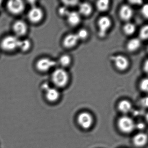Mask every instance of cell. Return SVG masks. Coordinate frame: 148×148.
Returning <instances> with one entry per match:
<instances>
[{
  "label": "cell",
  "instance_id": "obj_1",
  "mask_svg": "<svg viewBox=\"0 0 148 148\" xmlns=\"http://www.w3.org/2000/svg\"><path fill=\"white\" fill-rule=\"evenodd\" d=\"M69 79L68 73L63 68L56 69L52 74V81L58 87L66 86L68 84Z\"/></svg>",
  "mask_w": 148,
  "mask_h": 148
},
{
  "label": "cell",
  "instance_id": "obj_18",
  "mask_svg": "<svg viewBox=\"0 0 148 148\" xmlns=\"http://www.w3.org/2000/svg\"><path fill=\"white\" fill-rule=\"evenodd\" d=\"M119 109L123 113H128L131 110V104L127 100H123L119 104Z\"/></svg>",
  "mask_w": 148,
  "mask_h": 148
},
{
  "label": "cell",
  "instance_id": "obj_26",
  "mask_svg": "<svg viewBox=\"0 0 148 148\" xmlns=\"http://www.w3.org/2000/svg\"><path fill=\"white\" fill-rule=\"evenodd\" d=\"M69 12H70L68 10V8L66 7L65 6L61 7L59 8L58 13L60 16L66 17Z\"/></svg>",
  "mask_w": 148,
  "mask_h": 148
},
{
  "label": "cell",
  "instance_id": "obj_7",
  "mask_svg": "<svg viewBox=\"0 0 148 148\" xmlns=\"http://www.w3.org/2000/svg\"><path fill=\"white\" fill-rule=\"evenodd\" d=\"M44 13L40 8L34 6L32 8L27 14V17L30 22L37 24L41 21L44 18Z\"/></svg>",
  "mask_w": 148,
  "mask_h": 148
},
{
  "label": "cell",
  "instance_id": "obj_8",
  "mask_svg": "<svg viewBox=\"0 0 148 148\" xmlns=\"http://www.w3.org/2000/svg\"><path fill=\"white\" fill-rule=\"evenodd\" d=\"M110 59L113 61L116 68L120 71H125L128 68L130 65L128 59L123 55L111 56Z\"/></svg>",
  "mask_w": 148,
  "mask_h": 148
},
{
  "label": "cell",
  "instance_id": "obj_11",
  "mask_svg": "<svg viewBox=\"0 0 148 148\" xmlns=\"http://www.w3.org/2000/svg\"><path fill=\"white\" fill-rule=\"evenodd\" d=\"M119 14L121 19L124 21H128L133 16V11L129 5H123L119 10Z\"/></svg>",
  "mask_w": 148,
  "mask_h": 148
},
{
  "label": "cell",
  "instance_id": "obj_6",
  "mask_svg": "<svg viewBox=\"0 0 148 148\" xmlns=\"http://www.w3.org/2000/svg\"><path fill=\"white\" fill-rule=\"evenodd\" d=\"M56 64V61L52 59L47 58H42L36 62V69L40 72H46L54 67Z\"/></svg>",
  "mask_w": 148,
  "mask_h": 148
},
{
  "label": "cell",
  "instance_id": "obj_25",
  "mask_svg": "<svg viewBox=\"0 0 148 148\" xmlns=\"http://www.w3.org/2000/svg\"><path fill=\"white\" fill-rule=\"evenodd\" d=\"M148 80L147 78H144L142 79L139 85L140 89L144 92L148 91Z\"/></svg>",
  "mask_w": 148,
  "mask_h": 148
},
{
  "label": "cell",
  "instance_id": "obj_28",
  "mask_svg": "<svg viewBox=\"0 0 148 148\" xmlns=\"http://www.w3.org/2000/svg\"><path fill=\"white\" fill-rule=\"evenodd\" d=\"M141 12H142V14L143 15L144 17L147 18L148 17V7L147 5H145L143 7Z\"/></svg>",
  "mask_w": 148,
  "mask_h": 148
},
{
  "label": "cell",
  "instance_id": "obj_24",
  "mask_svg": "<svg viewBox=\"0 0 148 148\" xmlns=\"http://www.w3.org/2000/svg\"><path fill=\"white\" fill-rule=\"evenodd\" d=\"M79 40H84L87 38L89 34L88 31L85 29H81L76 34Z\"/></svg>",
  "mask_w": 148,
  "mask_h": 148
},
{
  "label": "cell",
  "instance_id": "obj_10",
  "mask_svg": "<svg viewBox=\"0 0 148 148\" xmlns=\"http://www.w3.org/2000/svg\"><path fill=\"white\" fill-rule=\"evenodd\" d=\"M92 117L87 112L81 113L78 118V122L79 125L86 129L90 127L92 125Z\"/></svg>",
  "mask_w": 148,
  "mask_h": 148
},
{
  "label": "cell",
  "instance_id": "obj_20",
  "mask_svg": "<svg viewBox=\"0 0 148 148\" xmlns=\"http://www.w3.org/2000/svg\"><path fill=\"white\" fill-rule=\"evenodd\" d=\"M32 46L31 41L28 40H20L18 49H19L22 52L27 51L30 50Z\"/></svg>",
  "mask_w": 148,
  "mask_h": 148
},
{
  "label": "cell",
  "instance_id": "obj_14",
  "mask_svg": "<svg viewBox=\"0 0 148 148\" xmlns=\"http://www.w3.org/2000/svg\"><path fill=\"white\" fill-rule=\"evenodd\" d=\"M45 92L46 98L50 102H55L57 101L59 97V92L56 88L49 87Z\"/></svg>",
  "mask_w": 148,
  "mask_h": 148
},
{
  "label": "cell",
  "instance_id": "obj_3",
  "mask_svg": "<svg viewBox=\"0 0 148 148\" xmlns=\"http://www.w3.org/2000/svg\"><path fill=\"white\" fill-rule=\"evenodd\" d=\"M25 4L21 0L9 1L7 4V8L8 12L14 15H18L24 12Z\"/></svg>",
  "mask_w": 148,
  "mask_h": 148
},
{
  "label": "cell",
  "instance_id": "obj_12",
  "mask_svg": "<svg viewBox=\"0 0 148 148\" xmlns=\"http://www.w3.org/2000/svg\"><path fill=\"white\" fill-rule=\"evenodd\" d=\"M79 40L76 34H71L66 36L63 40V45L65 48L70 49L77 45Z\"/></svg>",
  "mask_w": 148,
  "mask_h": 148
},
{
  "label": "cell",
  "instance_id": "obj_30",
  "mask_svg": "<svg viewBox=\"0 0 148 148\" xmlns=\"http://www.w3.org/2000/svg\"><path fill=\"white\" fill-rule=\"evenodd\" d=\"M136 126L137 127L138 129L141 130V129H143L144 127V125L142 123H138V124L137 125H135V127H136Z\"/></svg>",
  "mask_w": 148,
  "mask_h": 148
},
{
  "label": "cell",
  "instance_id": "obj_29",
  "mask_svg": "<svg viewBox=\"0 0 148 148\" xmlns=\"http://www.w3.org/2000/svg\"><path fill=\"white\" fill-rule=\"evenodd\" d=\"M148 63L147 60H146L145 63L144 65L143 66V70L146 73H147L148 72Z\"/></svg>",
  "mask_w": 148,
  "mask_h": 148
},
{
  "label": "cell",
  "instance_id": "obj_21",
  "mask_svg": "<svg viewBox=\"0 0 148 148\" xmlns=\"http://www.w3.org/2000/svg\"><path fill=\"white\" fill-rule=\"evenodd\" d=\"M136 29L135 25L130 22L126 23L123 28L124 32L127 35H132L135 33Z\"/></svg>",
  "mask_w": 148,
  "mask_h": 148
},
{
  "label": "cell",
  "instance_id": "obj_31",
  "mask_svg": "<svg viewBox=\"0 0 148 148\" xmlns=\"http://www.w3.org/2000/svg\"><path fill=\"white\" fill-rule=\"evenodd\" d=\"M131 4H134V5H140L142 4V1H130Z\"/></svg>",
  "mask_w": 148,
  "mask_h": 148
},
{
  "label": "cell",
  "instance_id": "obj_27",
  "mask_svg": "<svg viewBox=\"0 0 148 148\" xmlns=\"http://www.w3.org/2000/svg\"><path fill=\"white\" fill-rule=\"evenodd\" d=\"M64 6L67 8L72 7L77 5L78 1H63Z\"/></svg>",
  "mask_w": 148,
  "mask_h": 148
},
{
  "label": "cell",
  "instance_id": "obj_17",
  "mask_svg": "<svg viewBox=\"0 0 148 148\" xmlns=\"http://www.w3.org/2000/svg\"><path fill=\"white\" fill-rule=\"evenodd\" d=\"M147 141V136L144 133H138L133 138V143L137 146H143L146 143Z\"/></svg>",
  "mask_w": 148,
  "mask_h": 148
},
{
  "label": "cell",
  "instance_id": "obj_2",
  "mask_svg": "<svg viewBox=\"0 0 148 148\" xmlns=\"http://www.w3.org/2000/svg\"><path fill=\"white\" fill-rule=\"evenodd\" d=\"M20 40L14 35H9L5 37L1 40L0 46L1 49L7 52H12L18 47Z\"/></svg>",
  "mask_w": 148,
  "mask_h": 148
},
{
  "label": "cell",
  "instance_id": "obj_13",
  "mask_svg": "<svg viewBox=\"0 0 148 148\" xmlns=\"http://www.w3.org/2000/svg\"><path fill=\"white\" fill-rule=\"evenodd\" d=\"M66 18L68 23L72 26L77 25L81 21L80 15L77 12H70Z\"/></svg>",
  "mask_w": 148,
  "mask_h": 148
},
{
  "label": "cell",
  "instance_id": "obj_22",
  "mask_svg": "<svg viewBox=\"0 0 148 148\" xmlns=\"http://www.w3.org/2000/svg\"><path fill=\"white\" fill-rule=\"evenodd\" d=\"M71 62V59L68 55H62L60 58L59 63L62 67H66L69 66Z\"/></svg>",
  "mask_w": 148,
  "mask_h": 148
},
{
  "label": "cell",
  "instance_id": "obj_23",
  "mask_svg": "<svg viewBox=\"0 0 148 148\" xmlns=\"http://www.w3.org/2000/svg\"><path fill=\"white\" fill-rule=\"evenodd\" d=\"M148 26H144L140 29L139 32V38L140 40H145L148 38Z\"/></svg>",
  "mask_w": 148,
  "mask_h": 148
},
{
  "label": "cell",
  "instance_id": "obj_9",
  "mask_svg": "<svg viewBox=\"0 0 148 148\" xmlns=\"http://www.w3.org/2000/svg\"><path fill=\"white\" fill-rule=\"evenodd\" d=\"M13 30L16 37H21L26 34L27 32V25L23 21H15L13 25Z\"/></svg>",
  "mask_w": 148,
  "mask_h": 148
},
{
  "label": "cell",
  "instance_id": "obj_19",
  "mask_svg": "<svg viewBox=\"0 0 148 148\" xmlns=\"http://www.w3.org/2000/svg\"><path fill=\"white\" fill-rule=\"evenodd\" d=\"M97 9L100 12L107 11L110 6V1L107 0H101L97 1L96 4Z\"/></svg>",
  "mask_w": 148,
  "mask_h": 148
},
{
  "label": "cell",
  "instance_id": "obj_5",
  "mask_svg": "<svg viewBox=\"0 0 148 148\" xmlns=\"http://www.w3.org/2000/svg\"><path fill=\"white\" fill-rule=\"evenodd\" d=\"M118 126L120 130L124 133H130L135 128L134 121L128 116L122 117L118 121Z\"/></svg>",
  "mask_w": 148,
  "mask_h": 148
},
{
  "label": "cell",
  "instance_id": "obj_16",
  "mask_svg": "<svg viewBox=\"0 0 148 148\" xmlns=\"http://www.w3.org/2000/svg\"><path fill=\"white\" fill-rule=\"evenodd\" d=\"M92 12V7L89 3L83 2L79 4V13L84 16H88Z\"/></svg>",
  "mask_w": 148,
  "mask_h": 148
},
{
  "label": "cell",
  "instance_id": "obj_4",
  "mask_svg": "<svg viewBox=\"0 0 148 148\" xmlns=\"http://www.w3.org/2000/svg\"><path fill=\"white\" fill-rule=\"evenodd\" d=\"M111 25V21L107 16H102L99 19L98 21V35L100 38H103L106 37Z\"/></svg>",
  "mask_w": 148,
  "mask_h": 148
},
{
  "label": "cell",
  "instance_id": "obj_15",
  "mask_svg": "<svg viewBox=\"0 0 148 148\" xmlns=\"http://www.w3.org/2000/svg\"><path fill=\"white\" fill-rule=\"evenodd\" d=\"M141 46V40L138 38H133L128 41L126 47L129 51L133 52L137 51Z\"/></svg>",
  "mask_w": 148,
  "mask_h": 148
}]
</instances>
